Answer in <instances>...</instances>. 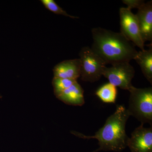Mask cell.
Segmentation results:
<instances>
[{"instance_id":"11","label":"cell","mask_w":152,"mask_h":152,"mask_svg":"<svg viewBox=\"0 0 152 152\" xmlns=\"http://www.w3.org/2000/svg\"><path fill=\"white\" fill-rule=\"evenodd\" d=\"M150 45L148 50L138 52L135 58L137 63L140 67L145 77L152 84V46Z\"/></svg>"},{"instance_id":"14","label":"cell","mask_w":152,"mask_h":152,"mask_svg":"<svg viewBox=\"0 0 152 152\" xmlns=\"http://www.w3.org/2000/svg\"><path fill=\"white\" fill-rule=\"evenodd\" d=\"M40 1L47 10L54 13L69 17L72 19L79 18V17L73 16L69 15L64 10L58 5L57 4L54 0H41Z\"/></svg>"},{"instance_id":"10","label":"cell","mask_w":152,"mask_h":152,"mask_svg":"<svg viewBox=\"0 0 152 152\" xmlns=\"http://www.w3.org/2000/svg\"><path fill=\"white\" fill-rule=\"evenodd\" d=\"M67 104L82 106L85 104L84 90L76 81L57 97Z\"/></svg>"},{"instance_id":"7","label":"cell","mask_w":152,"mask_h":152,"mask_svg":"<svg viewBox=\"0 0 152 152\" xmlns=\"http://www.w3.org/2000/svg\"><path fill=\"white\" fill-rule=\"evenodd\" d=\"M127 147L131 152H152V128H145L141 124L129 138Z\"/></svg>"},{"instance_id":"9","label":"cell","mask_w":152,"mask_h":152,"mask_svg":"<svg viewBox=\"0 0 152 152\" xmlns=\"http://www.w3.org/2000/svg\"><path fill=\"white\" fill-rule=\"evenodd\" d=\"M81 66L80 58L63 61L53 69L54 77L77 80L80 77Z\"/></svg>"},{"instance_id":"3","label":"cell","mask_w":152,"mask_h":152,"mask_svg":"<svg viewBox=\"0 0 152 152\" xmlns=\"http://www.w3.org/2000/svg\"><path fill=\"white\" fill-rule=\"evenodd\" d=\"M128 111L144 124H152V88H138L133 86L129 90Z\"/></svg>"},{"instance_id":"12","label":"cell","mask_w":152,"mask_h":152,"mask_svg":"<svg viewBox=\"0 0 152 152\" xmlns=\"http://www.w3.org/2000/svg\"><path fill=\"white\" fill-rule=\"evenodd\" d=\"M118 91L117 87L110 83L104 85L96 92V95L103 102L107 103H115Z\"/></svg>"},{"instance_id":"8","label":"cell","mask_w":152,"mask_h":152,"mask_svg":"<svg viewBox=\"0 0 152 152\" xmlns=\"http://www.w3.org/2000/svg\"><path fill=\"white\" fill-rule=\"evenodd\" d=\"M136 16L137 19L139 27L143 40H152V1L145 3L143 5L138 9Z\"/></svg>"},{"instance_id":"13","label":"cell","mask_w":152,"mask_h":152,"mask_svg":"<svg viewBox=\"0 0 152 152\" xmlns=\"http://www.w3.org/2000/svg\"><path fill=\"white\" fill-rule=\"evenodd\" d=\"M76 81L77 80L54 77L52 81V85L53 87L54 93L56 96L57 97Z\"/></svg>"},{"instance_id":"5","label":"cell","mask_w":152,"mask_h":152,"mask_svg":"<svg viewBox=\"0 0 152 152\" xmlns=\"http://www.w3.org/2000/svg\"><path fill=\"white\" fill-rule=\"evenodd\" d=\"M134 74V69L129 62H124L112 65L110 67L106 66L103 76L114 86L129 91L133 86L132 80Z\"/></svg>"},{"instance_id":"2","label":"cell","mask_w":152,"mask_h":152,"mask_svg":"<svg viewBox=\"0 0 152 152\" xmlns=\"http://www.w3.org/2000/svg\"><path fill=\"white\" fill-rule=\"evenodd\" d=\"M130 116L127 109L122 105H117L115 111L108 118L102 127L94 136H86L75 132L74 134L84 139H96L99 148L93 152L99 151L120 152L127 147L129 137L126 132V125Z\"/></svg>"},{"instance_id":"15","label":"cell","mask_w":152,"mask_h":152,"mask_svg":"<svg viewBox=\"0 0 152 152\" xmlns=\"http://www.w3.org/2000/svg\"><path fill=\"white\" fill-rule=\"evenodd\" d=\"M123 2L128 6V9H139L145 4V1L142 0H123Z\"/></svg>"},{"instance_id":"1","label":"cell","mask_w":152,"mask_h":152,"mask_svg":"<svg viewBox=\"0 0 152 152\" xmlns=\"http://www.w3.org/2000/svg\"><path fill=\"white\" fill-rule=\"evenodd\" d=\"M91 33V48L106 65L130 62L137 54L134 45L121 32L98 27L93 28Z\"/></svg>"},{"instance_id":"6","label":"cell","mask_w":152,"mask_h":152,"mask_svg":"<svg viewBox=\"0 0 152 152\" xmlns=\"http://www.w3.org/2000/svg\"><path fill=\"white\" fill-rule=\"evenodd\" d=\"M121 33L128 40L143 50L145 42L142 38L136 15L127 7L120 9Z\"/></svg>"},{"instance_id":"4","label":"cell","mask_w":152,"mask_h":152,"mask_svg":"<svg viewBox=\"0 0 152 152\" xmlns=\"http://www.w3.org/2000/svg\"><path fill=\"white\" fill-rule=\"evenodd\" d=\"M81 61L82 80L94 83L103 76L106 64L89 47L82 48L79 53Z\"/></svg>"}]
</instances>
